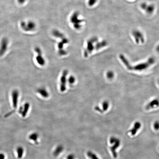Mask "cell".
Masks as SVG:
<instances>
[{"mask_svg":"<svg viewBox=\"0 0 159 159\" xmlns=\"http://www.w3.org/2000/svg\"><path fill=\"white\" fill-rule=\"evenodd\" d=\"M119 58L128 70H135V71L141 72L145 70L152 66L155 62L154 59L151 58L146 62L140 63L135 66H133L129 63L128 60L124 54H120Z\"/></svg>","mask_w":159,"mask_h":159,"instance_id":"obj_1","label":"cell"},{"mask_svg":"<svg viewBox=\"0 0 159 159\" xmlns=\"http://www.w3.org/2000/svg\"><path fill=\"white\" fill-rule=\"evenodd\" d=\"M110 142L112 145L110 147V151L112 153L113 157L114 158H116L118 156L116 150L120 144V141L119 138L114 136H112L110 138Z\"/></svg>","mask_w":159,"mask_h":159,"instance_id":"obj_2","label":"cell"},{"mask_svg":"<svg viewBox=\"0 0 159 159\" xmlns=\"http://www.w3.org/2000/svg\"><path fill=\"white\" fill-rule=\"evenodd\" d=\"M34 51L36 54L34 59L36 63L40 66H44L46 64V61L43 56L41 49L39 47H36L34 48Z\"/></svg>","mask_w":159,"mask_h":159,"instance_id":"obj_3","label":"cell"},{"mask_svg":"<svg viewBox=\"0 0 159 159\" xmlns=\"http://www.w3.org/2000/svg\"><path fill=\"white\" fill-rule=\"evenodd\" d=\"M11 102L12 106L14 108V110L18 107L19 103L20 93L19 91L17 89H14L12 91L10 94Z\"/></svg>","mask_w":159,"mask_h":159,"instance_id":"obj_4","label":"cell"},{"mask_svg":"<svg viewBox=\"0 0 159 159\" xmlns=\"http://www.w3.org/2000/svg\"><path fill=\"white\" fill-rule=\"evenodd\" d=\"M135 41L137 44H143L145 41L144 36L142 32L138 30H134L132 32Z\"/></svg>","mask_w":159,"mask_h":159,"instance_id":"obj_5","label":"cell"},{"mask_svg":"<svg viewBox=\"0 0 159 159\" xmlns=\"http://www.w3.org/2000/svg\"><path fill=\"white\" fill-rule=\"evenodd\" d=\"M98 40L97 38H93L90 39L87 41V46L86 50L84 51V56L87 58L90 54L92 52L94 49L95 46L93 45V44L96 42Z\"/></svg>","mask_w":159,"mask_h":159,"instance_id":"obj_6","label":"cell"},{"mask_svg":"<svg viewBox=\"0 0 159 159\" xmlns=\"http://www.w3.org/2000/svg\"><path fill=\"white\" fill-rule=\"evenodd\" d=\"M21 28L24 31L26 32H32L36 28V25L34 22L30 21L27 22H22L20 23Z\"/></svg>","mask_w":159,"mask_h":159,"instance_id":"obj_7","label":"cell"},{"mask_svg":"<svg viewBox=\"0 0 159 159\" xmlns=\"http://www.w3.org/2000/svg\"><path fill=\"white\" fill-rule=\"evenodd\" d=\"M141 9L144 11L146 14H152L154 12L155 10V6L152 4H148L146 2H142L140 5Z\"/></svg>","mask_w":159,"mask_h":159,"instance_id":"obj_8","label":"cell"},{"mask_svg":"<svg viewBox=\"0 0 159 159\" xmlns=\"http://www.w3.org/2000/svg\"><path fill=\"white\" fill-rule=\"evenodd\" d=\"M8 45V39L6 38H3L0 44V57H3L6 53Z\"/></svg>","mask_w":159,"mask_h":159,"instance_id":"obj_9","label":"cell"},{"mask_svg":"<svg viewBox=\"0 0 159 159\" xmlns=\"http://www.w3.org/2000/svg\"><path fill=\"white\" fill-rule=\"evenodd\" d=\"M68 71L65 70L64 71L60 80V90L62 92H64L66 90V84Z\"/></svg>","mask_w":159,"mask_h":159,"instance_id":"obj_10","label":"cell"},{"mask_svg":"<svg viewBox=\"0 0 159 159\" xmlns=\"http://www.w3.org/2000/svg\"><path fill=\"white\" fill-rule=\"evenodd\" d=\"M30 105L29 103H25L21 106L18 110V113L22 114V117H25L28 114L30 108Z\"/></svg>","mask_w":159,"mask_h":159,"instance_id":"obj_11","label":"cell"},{"mask_svg":"<svg viewBox=\"0 0 159 159\" xmlns=\"http://www.w3.org/2000/svg\"><path fill=\"white\" fill-rule=\"evenodd\" d=\"M159 106V100L157 99H155L148 103V104L146 106V110H149Z\"/></svg>","mask_w":159,"mask_h":159,"instance_id":"obj_12","label":"cell"},{"mask_svg":"<svg viewBox=\"0 0 159 159\" xmlns=\"http://www.w3.org/2000/svg\"><path fill=\"white\" fill-rule=\"evenodd\" d=\"M36 92L42 97L45 98H46L49 96V93L44 87H41L38 88L36 89Z\"/></svg>","mask_w":159,"mask_h":159,"instance_id":"obj_13","label":"cell"},{"mask_svg":"<svg viewBox=\"0 0 159 159\" xmlns=\"http://www.w3.org/2000/svg\"><path fill=\"white\" fill-rule=\"evenodd\" d=\"M141 123L139 122H136L134 123L133 128L129 131V132H130L132 136H134L136 134L137 132L140 128L141 127Z\"/></svg>","mask_w":159,"mask_h":159,"instance_id":"obj_14","label":"cell"},{"mask_svg":"<svg viewBox=\"0 0 159 159\" xmlns=\"http://www.w3.org/2000/svg\"><path fill=\"white\" fill-rule=\"evenodd\" d=\"M64 150V147L63 146L59 145L57 146L53 152V154L54 156H58L60 155Z\"/></svg>","mask_w":159,"mask_h":159,"instance_id":"obj_15","label":"cell"},{"mask_svg":"<svg viewBox=\"0 0 159 159\" xmlns=\"http://www.w3.org/2000/svg\"><path fill=\"white\" fill-rule=\"evenodd\" d=\"M39 138V135L37 132H34L32 133L29 136V139L34 141L36 144L38 143V139Z\"/></svg>","mask_w":159,"mask_h":159,"instance_id":"obj_16","label":"cell"},{"mask_svg":"<svg viewBox=\"0 0 159 159\" xmlns=\"http://www.w3.org/2000/svg\"><path fill=\"white\" fill-rule=\"evenodd\" d=\"M108 43L106 40H103L101 42H98L95 46V49L96 50L101 49L102 48L106 46L107 45Z\"/></svg>","mask_w":159,"mask_h":159,"instance_id":"obj_17","label":"cell"},{"mask_svg":"<svg viewBox=\"0 0 159 159\" xmlns=\"http://www.w3.org/2000/svg\"><path fill=\"white\" fill-rule=\"evenodd\" d=\"M86 156L89 159H100L99 157L96 154L92 151H88L86 152Z\"/></svg>","mask_w":159,"mask_h":159,"instance_id":"obj_18","label":"cell"},{"mask_svg":"<svg viewBox=\"0 0 159 159\" xmlns=\"http://www.w3.org/2000/svg\"><path fill=\"white\" fill-rule=\"evenodd\" d=\"M18 158L19 159L21 158L22 157L24 152V150L23 147L21 146H19L16 149Z\"/></svg>","mask_w":159,"mask_h":159,"instance_id":"obj_19","label":"cell"},{"mask_svg":"<svg viewBox=\"0 0 159 159\" xmlns=\"http://www.w3.org/2000/svg\"><path fill=\"white\" fill-rule=\"evenodd\" d=\"M102 110L104 112L107 111L109 107V103L108 101L106 100L104 101L102 104Z\"/></svg>","mask_w":159,"mask_h":159,"instance_id":"obj_20","label":"cell"},{"mask_svg":"<svg viewBox=\"0 0 159 159\" xmlns=\"http://www.w3.org/2000/svg\"><path fill=\"white\" fill-rule=\"evenodd\" d=\"M106 76L108 79H112L114 77V73L112 71H109L107 73Z\"/></svg>","mask_w":159,"mask_h":159,"instance_id":"obj_21","label":"cell"},{"mask_svg":"<svg viewBox=\"0 0 159 159\" xmlns=\"http://www.w3.org/2000/svg\"><path fill=\"white\" fill-rule=\"evenodd\" d=\"M76 81L75 78L73 76H70L68 78V82L70 84H73Z\"/></svg>","mask_w":159,"mask_h":159,"instance_id":"obj_22","label":"cell"},{"mask_svg":"<svg viewBox=\"0 0 159 159\" xmlns=\"http://www.w3.org/2000/svg\"><path fill=\"white\" fill-rule=\"evenodd\" d=\"M154 128L156 130H159V121H156L154 122Z\"/></svg>","mask_w":159,"mask_h":159,"instance_id":"obj_23","label":"cell"},{"mask_svg":"<svg viewBox=\"0 0 159 159\" xmlns=\"http://www.w3.org/2000/svg\"><path fill=\"white\" fill-rule=\"evenodd\" d=\"M95 110H96L97 112H99L100 113H103L104 112L103 111L102 109H100L99 107L98 106H96L95 108Z\"/></svg>","mask_w":159,"mask_h":159,"instance_id":"obj_24","label":"cell"},{"mask_svg":"<svg viewBox=\"0 0 159 159\" xmlns=\"http://www.w3.org/2000/svg\"><path fill=\"white\" fill-rule=\"evenodd\" d=\"M5 156L4 154L3 153H0V159H5Z\"/></svg>","mask_w":159,"mask_h":159,"instance_id":"obj_25","label":"cell"},{"mask_svg":"<svg viewBox=\"0 0 159 159\" xmlns=\"http://www.w3.org/2000/svg\"><path fill=\"white\" fill-rule=\"evenodd\" d=\"M26 1V0H18V3L21 4H24L25 2Z\"/></svg>","mask_w":159,"mask_h":159,"instance_id":"obj_26","label":"cell"},{"mask_svg":"<svg viewBox=\"0 0 159 159\" xmlns=\"http://www.w3.org/2000/svg\"><path fill=\"white\" fill-rule=\"evenodd\" d=\"M156 50L158 52H159V44L157 46V47H156Z\"/></svg>","mask_w":159,"mask_h":159,"instance_id":"obj_27","label":"cell"},{"mask_svg":"<svg viewBox=\"0 0 159 159\" xmlns=\"http://www.w3.org/2000/svg\"></svg>","mask_w":159,"mask_h":159,"instance_id":"obj_28","label":"cell"}]
</instances>
